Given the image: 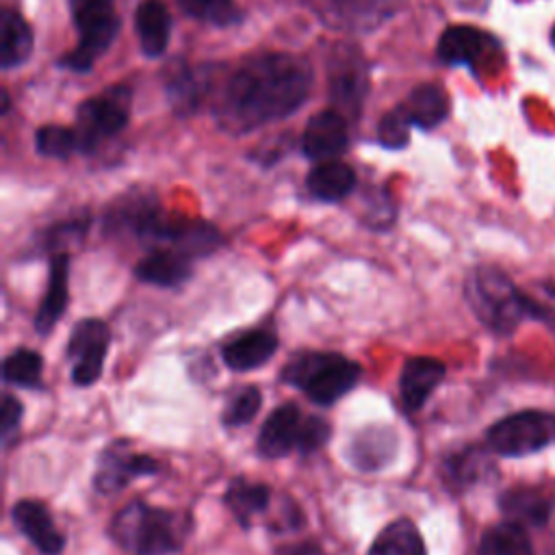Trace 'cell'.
I'll return each mask as SVG.
<instances>
[{
  "label": "cell",
  "mask_w": 555,
  "mask_h": 555,
  "mask_svg": "<svg viewBox=\"0 0 555 555\" xmlns=\"http://www.w3.org/2000/svg\"><path fill=\"white\" fill-rule=\"evenodd\" d=\"M401 106L412 126L431 130L447 119L451 102H449V95L442 85L423 82L408 93V98L401 102Z\"/></svg>",
  "instance_id": "23"
},
{
  "label": "cell",
  "mask_w": 555,
  "mask_h": 555,
  "mask_svg": "<svg viewBox=\"0 0 555 555\" xmlns=\"http://www.w3.org/2000/svg\"><path fill=\"white\" fill-rule=\"evenodd\" d=\"M178 9L197 22L210 26H232L243 20V11L236 0H176Z\"/></svg>",
  "instance_id": "32"
},
{
  "label": "cell",
  "mask_w": 555,
  "mask_h": 555,
  "mask_svg": "<svg viewBox=\"0 0 555 555\" xmlns=\"http://www.w3.org/2000/svg\"><path fill=\"white\" fill-rule=\"evenodd\" d=\"M262 405V392L258 386L247 384L236 388V392L228 399L223 412H221V425L223 427H241L247 425L249 421H254V416L258 414Z\"/></svg>",
  "instance_id": "34"
},
{
  "label": "cell",
  "mask_w": 555,
  "mask_h": 555,
  "mask_svg": "<svg viewBox=\"0 0 555 555\" xmlns=\"http://www.w3.org/2000/svg\"><path fill=\"white\" fill-rule=\"evenodd\" d=\"M494 46V41L490 39L488 33L475 28V26H466V24H457V26H449L436 46V54L444 65H477L479 59H483L488 54V50Z\"/></svg>",
  "instance_id": "19"
},
{
  "label": "cell",
  "mask_w": 555,
  "mask_h": 555,
  "mask_svg": "<svg viewBox=\"0 0 555 555\" xmlns=\"http://www.w3.org/2000/svg\"><path fill=\"white\" fill-rule=\"evenodd\" d=\"M356 171L343 160H321L306 176L308 193L319 202H340L356 189Z\"/></svg>",
  "instance_id": "24"
},
{
  "label": "cell",
  "mask_w": 555,
  "mask_h": 555,
  "mask_svg": "<svg viewBox=\"0 0 555 555\" xmlns=\"http://www.w3.org/2000/svg\"><path fill=\"white\" fill-rule=\"evenodd\" d=\"M191 258L171 247H154L134 264V278L160 288H178L191 275Z\"/></svg>",
  "instance_id": "18"
},
{
  "label": "cell",
  "mask_w": 555,
  "mask_h": 555,
  "mask_svg": "<svg viewBox=\"0 0 555 555\" xmlns=\"http://www.w3.org/2000/svg\"><path fill=\"white\" fill-rule=\"evenodd\" d=\"M223 503L228 505L236 522L243 529H249L254 525V518L269 509L271 488L262 481H249L247 477L238 475L228 483L223 492Z\"/></svg>",
  "instance_id": "22"
},
{
  "label": "cell",
  "mask_w": 555,
  "mask_h": 555,
  "mask_svg": "<svg viewBox=\"0 0 555 555\" xmlns=\"http://www.w3.org/2000/svg\"><path fill=\"white\" fill-rule=\"evenodd\" d=\"M41 373H43V358L39 356V351L28 347L13 349L2 362V377L11 386L39 390L43 386Z\"/></svg>",
  "instance_id": "31"
},
{
  "label": "cell",
  "mask_w": 555,
  "mask_h": 555,
  "mask_svg": "<svg viewBox=\"0 0 555 555\" xmlns=\"http://www.w3.org/2000/svg\"><path fill=\"white\" fill-rule=\"evenodd\" d=\"M108 531L117 546L130 555H173L191 535L193 518L186 512L134 499L113 516Z\"/></svg>",
  "instance_id": "2"
},
{
  "label": "cell",
  "mask_w": 555,
  "mask_h": 555,
  "mask_svg": "<svg viewBox=\"0 0 555 555\" xmlns=\"http://www.w3.org/2000/svg\"><path fill=\"white\" fill-rule=\"evenodd\" d=\"M9 106H11V100H9V91L4 89L2 91V115L9 111Z\"/></svg>",
  "instance_id": "40"
},
{
  "label": "cell",
  "mask_w": 555,
  "mask_h": 555,
  "mask_svg": "<svg viewBox=\"0 0 555 555\" xmlns=\"http://www.w3.org/2000/svg\"><path fill=\"white\" fill-rule=\"evenodd\" d=\"M488 447L505 457H522L555 442V416L525 410L496 421L486 431Z\"/></svg>",
  "instance_id": "8"
},
{
  "label": "cell",
  "mask_w": 555,
  "mask_h": 555,
  "mask_svg": "<svg viewBox=\"0 0 555 555\" xmlns=\"http://www.w3.org/2000/svg\"><path fill=\"white\" fill-rule=\"evenodd\" d=\"M397 434L390 427H364L349 444V460L360 470H379L397 455Z\"/></svg>",
  "instance_id": "21"
},
{
  "label": "cell",
  "mask_w": 555,
  "mask_h": 555,
  "mask_svg": "<svg viewBox=\"0 0 555 555\" xmlns=\"http://www.w3.org/2000/svg\"><path fill=\"white\" fill-rule=\"evenodd\" d=\"M501 509L520 525H544L551 514V501L533 488H514L501 496Z\"/></svg>",
  "instance_id": "30"
},
{
  "label": "cell",
  "mask_w": 555,
  "mask_h": 555,
  "mask_svg": "<svg viewBox=\"0 0 555 555\" xmlns=\"http://www.w3.org/2000/svg\"><path fill=\"white\" fill-rule=\"evenodd\" d=\"M280 377L312 403L332 405L356 388L362 366L336 351H297L288 358Z\"/></svg>",
  "instance_id": "3"
},
{
  "label": "cell",
  "mask_w": 555,
  "mask_h": 555,
  "mask_svg": "<svg viewBox=\"0 0 555 555\" xmlns=\"http://www.w3.org/2000/svg\"><path fill=\"white\" fill-rule=\"evenodd\" d=\"M278 345L280 340L271 330H264V327L245 330L221 345V360L228 369L247 373L267 364L273 358Z\"/></svg>",
  "instance_id": "16"
},
{
  "label": "cell",
  "mask_w": 555,
  "mask_h": 555,
  "mask_svg": "<svg viewBox=\"0 0 555 555\" xmlns=\"http://www.w3.org/2000/svg\"><path fill=\"white\" fill-rule=\"evenodd\" d=\"M405 0H325L332 17L353 28H373L390 17Z\"/></svg>",
  "instance_id": "26"
},
{
  "label": "cell",
  "mask_w": 555,
  "mask_h": 555,
  "mask_svg": "<svg viewBox=\"0 0 555 555\" xmlns=\"http://www.w3.org/2000/svg\"><path fill=\"white\" fill-rule=\"evenodd\" d=\"M310 89L312 69L304 56L258 52L225 78L212 111L223 130L243 134L293 115L308 100Z\"/></svg>",
  "instance_id": "1"
},
{
  "label": "cell",
  "mask_w": 555,
  "mask_h": 555,
  "mask_svg": "<svg viewBox=\"0 0 555 555\" xmlns=\"http://www.w3.org/2000/svg\"><path fill=\"white\" fill-rule=\"evenodd\" d=\"M134 30L141 52L147 59L160 56L171 37V13L163 0H143L134 9Z\"/></svg>",
  "instance_id": "20"
},
{
  "label": "cell",
  "mask_w": 555,
  "mask_h": 555,
  "mask_svg": "<svg viewBox=\"0 0 555 555\" xmlns=\"http://www.w3.org/2000/svg\"><path fill=\"white\" fill-rule=\"evenodd\" d=\"M89 228V217H76L54 223L43 234V247L54 254H67L74 245H80Z\"/></svg>",
  "instance_id": "35"
},
{
  "label": "cell",
  "mask_w": 555,
  "mask_h": 555,
  "mask_svg": "<svg viewBox=\"0 0 555 555\" xmlns=\"http://www.w3.org/2000/svg\"><path fill=\"white\" fill-rule=\"evenodd\" d=\"M33 30L17 9L4 7L0 13V67L13 69L28 61L33 52Z\"/></svg>",
  "instance_id": "25"
},
{
  "label": "cell",
  "mask_w": 555,
  "mask_h": 555,
  "mask_svg": "<svg viewBox=\"0 0 555 555\" xmlns=\"http://www.w3.org/2000/svg\"><path fill=\"white\" fill-rule=\"evenodd\" d=\"M22 416H24L22 401L17 397H13L11 392H4L2 403H0V436H2L4 447H11L13 440L17 438Z\"/></svg>",
  "instance_id": "38"
},
{
  "label": "cell",
  "mask_w": 555,
  "mask_h": 555,
  "mask_svg": "<svg viewBox=\"0 0 555 555\" xmlns=\"http://www.w3.org/2000/svg\"><path fill=\"white\" fill-rule=\"evenodd\" d=\"M410 128H412V124H410L403 106L397 104L395 108H390L388 113L382 115V119L377 124V139L388 150H401L410 141Z\"/></svg>",
  "instance_id": "36"
},
{
  "label": "cell",
  "mask_w": 555,
  "mask_h": 555,
  "mask_svg": "<svg viewBox=\"0 0 555 555\" xmlns=\"http://www.w3.org/2000/svg\"><path fill=\"white\" fill-rule=\"evenodd\" d=\"M35 147L41 156L65 160L72 154H80L78 134L69 126L46 124L35 132Z\"/></svg>",
  "instance_id": "33"
},
{
  "label": "cell",
  "mask_w": 555,
  "mask_h": 555,
  "mask_svg": "<svg viewBox=\"0 0 555 555\" xmlns=\"http://www.w3.org/2000/svg\"><path fill=\"white\" fill-rule=\"evenodd\" d=\"M349 147L347 117L336 108L312 115L301 134V150L310 160H336Z\"/></svg>",
  "instance_id": "12"
},
{
  "label": "cell",
  "mask_w": 555,
  "mask_h": 555,
  "mask_svg": "<svg viewBox=\"0 0 555 555\" xmlns=\"http://www.w3.org/2000/svg\"><path fill=\"white\" fill-rule=\"evenodd\" d=\"M154 473H158V462L152 455L132 451L128 440H113L98 457L93 488L100 494H115L132 479Z\"/></svg>",
  "instance_id": "10"
},
{
  "label": "cell",
  "mask_w": 555,
  "mask_h": 555,
  "mask_svg": "<svg viewBox=\"0 0 555 555\" xmlns=\"http://www.w3.org/2000/svg\"><path fill=\"white\" fill-rule=\"evenodd\" d=\"M464 295L475 317L494 334H512L527 312L525 293L494 267H477L468 273Z\"/></svg>",
  "instance_id": "4"
},
{
  "label": "cell",
  "mask_w": 555,
  "mask_h": 555,
  "mask_svg": "<svg viewBox=\"0 0 555 555\" xmlns=\"http://www.w3.org/2000/svg\"><path fill=\"white\" fill-rule=\"evenodd\" d=\"M488 468V457L481 449L468 447L457 453H451L442 462V481L449 490H464L477 483Z\"/></svg>",
  "instance_id": "28"
},
{
  "label": "cell",
  "mask_w": 555,
  "mask_h": 555,
  "mask_svg": "<svg viewBox=\"0 0 555 555\" xmlns=\"http://www.w3.org/2000/svg\"><path fill=\"white\" fill-rule=\"evenodd\" d=\"M11 518L17 531L41 553L61 555L65 548V535L56 529L48 507L35 499H22L11 507Z\"/></svg>",
  "instance_id": "14"
},
{
  "label": "cell",
  "mask_w": 555,
  "mask_h": 555,
  "mask_svg": "<svg viewBox=\"0 0 555 555\" xmlns=\"http://www.w3.org/2000/svg\"><path fill=\"white\" fill-rule=\"evenodd\" d=\"M212 72L210 67L189 65V63H171L165 72V93L169 98L171 108L178 115L195 113L202 102L208 98L212 87Z\"/></svg>",
  "instance_id": "13"
},
{
  "label": "cell",
  "mask_w": 555,
  "mask_h": 555,
  "mask_svg": "<svg viewBox=\"0 0 555 555\" xmlns=\"http://www.w3.org/2000/svg\"><path fill=\"white\" fill-rule=\"evenodd\" d=\"M551 39H553V46H555V26H553V33H551Z\"/></svg>",
  "instance_id": "41"
},
{
  "label": "cell",
  "mask_w": 555,
  "mask_h": 555,
  "mask_svg": "<svg viewBox=\"0 0 555 555\" xmlns=\"http://www.w3.org/2000/svg\"><path fill=\"white\" fill-rule=\"evenodd\" d=\"M327 87L332 108L356 119L369 93V63L351 41H338L327 54Z\"/></svg>",
  "instance_id": "7"
},
{
  "label": "cell",
  "mask_w": 555,
  "mask_h": 555,
  "mask_svg": "<svg viewBox=\"0 0 555 555\" xmlns=\"http://www.w3.org/2000/svg\"><path fill=\"white\" fill-rule=\"evenodd\" d=\"M67 280H69V254H52L48 264L46 293L33 319V325L41 336L50 334L56 327L59 319L67 308V299H69Z\"/></svg>",
  "instance_id": "17"
},
{
  "label": "cell",
  "mask_w": 555,
  "mask_h": 555,
  "mask_svg": "<svg viewBox=\"0 0 555 555\" xmlns=\"http://www.w3.org/2000/svg\"><path fill=\"white\" fill-rule=\"evenodd\" d=\"M527 301V312L533 319H540L555 334V286L538 284L531 291H522Z\"/></svg>",
  "instance_id": "37"
},
{
  "label": "cell",
  "mask_w": 555,
  "mask_h": 555,
  "mask_svg": "<svg viewBox=\"0 0 555 555\" xmlns=\"http://www.w3.org/2000/svg\"><path fill=\"white\" fill-rule=\"evenodd\" d=\"M111 345V330L106 321L89 317L80 319L69 334L65 356L69 362V377L76 386H91L100 379Z\"/></svg>",
  "instance_id": "9"
},
{
  "label": "cell",
  "mask_w": 555,
  "mask_h": 555,
  "mask_svg": "<svg viewBox=\"0 0 555 555\" xmlns=\"http://www.w3.org/2000/svg\"><path fill=\"white\" fill-rule=\"evenodd\" d=\"M132 91L126 85H111L80 102L76 111V134L80 154H93L102 141L117 137L130 119Z\"/></svg>",
  "instance_id": "6"
},
{
  "label": "cell",
  "mask_w": 555,
  "mask_h": 555,
  "mask_svg": "<svg viewBox=\"0 0 555 555\" xmlns=\"http://www.w3.org/2000/svg\"><path fill=\"white\" fill-rule=\"evenodd\" d=\"M304 423H306V414L299 410L297 403L286 401L278 405L264 418L258 431L256 451L267 460H278L288 455L291 451H299Z\"/></svg>",
  "instance_id": "11"
},
{
  "label": "cell",
  "mask_w": 555,
  "mask_h": 555,
  "mask_svg": "<svg viewBox=\"0 0 555 555\" xmlns=\"http://www.w3.org/2000/svg\"><path fill=\"white\" fill-rule=\"evenodd\" d=\"M444 364L431 356H412L399 373V397L405 412H418L444 379Z\"/></svg>",
  "instance_id": "15"
},
{
  "label": "cell",
  "mask_w": 555,
  "mask_h": 555,
  "mask_svg": "<svg viewBox=\"0 0 555 555\" xmlns=\"http://www.w3.org/2000/svg\"><path fill=\"white\" fill-rule=\"evenodd\" d=\"M369 555H427V548L410 518H395L375 535Z\"/></svg>",
  "instance_id": "27"
},
{
  "label": "cell",
  "mask_w": 555,
  "mask_h": 555,
  "mask_svg": "<svg viewBox=\"0 0 555 555\" xmlns=\"http://www.w3.org/2000/svg\"><path fill=\"white\" fill-rule=\"evenodd\" d=\"M477 555H533V548L525 527L516 520H505L481 535Z\"/></svg>",
  "instance_id": "29"
},
{
  "label": "cell",
  "mask_w": 555,
  "mask_h": 555,
  "mask_svg": "<svg viewBox=\"0 0 555 555\" xmlns=\"http://www.w3.org/2000/svg\"><path fill=\"white\" fill-rule=\"evenodd\" d=\"M275 555H325V553H323V548L317 542L306 540V542H295V544L280 546L275 551Z\"/></svg>",
  "instance_id": "39"
},
{
  "label": "cell",
  "mask_w": 555,
  "mask_h": 555,
  "mask_svg": "<svg viewBox=\"0 0 555 555\" xmlns=\"http://www.w3.org/2000/svg\"><path fill=\"white\" fill-rule=\"evenodd\" d=\"M69 13L78 30V43L59 65L85 74L91 72L95 61L111 48L121 28V20L115 0H69Z\"/></svg>",
  "instance_id": "5"
}]
</instances>
